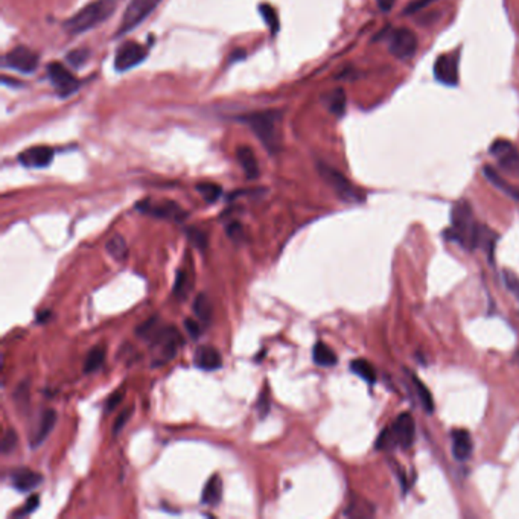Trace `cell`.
Here are the masks:
<instances>
[{"label":"cell","mask_w":519,"mask_h":519,"mask_svg":"<svg viewBox=\"0 0 519 519\" xmlns=\"http://www.w3.org/2000/svg\"><path fill=\"white\" fill-rule=\"evenodd\" d=\"M245 125L250 127L252 132L259 139V142L269 154H274L280 149V121L282 113L279 110H265L240 117Z\"/></svg>","instance_id":"1"},{"label":"cell","mask_w":519,"mask_h":519,"mask_svg":"<svg viewBox=\"0 0 519 519\" xmlns=\"http://www.w3.org/2000/svg\"><path fill=\"white\" fill-rule=\"evenodd\" d=\"M480 230L481 224L475 221L469 204L466 201L454 204L451 210V230L446 232V236L464 248L473 250V248L478 247Z\"/></svg>","instance_id":"2"},{"label":"cell","mask_w":519,"mask_h":519,"mask_svg":"<svg viewBox=\"0 0 519 519\" xmlns=\"http://www.w3.org/2000/svg\"><path fill=\"white\" fill-rule=\"evenodd\" d=\"M114 9H116V0H95V2L84 6L77 14H73L70 18H68L66 23H64V29H66L70 36L82 34V32L90 31L104 23V21L114 13Z\"/></svg>","instance_id":"3"},{"label":"cell","mask_w":519,"mask_h":519,"mask_svg":"<svg viewBox=\"0 0 519 519\" xmlns=\"http://www.w3.org/2000/svg\"><path fill=\"white\" fill-rule=\"evenodd\" d=\"M416 436V427H414V419L412 414L402 413L396 417L392 427L385 428L380 439L376 442L378 449H388V448H402L408 449L413 445Z\"/></svg>","instance_id":"4"},{"label":"cell","mask_w":519,"mask_h":519,"mask_svg":"<svg viewBox=\"0 0 519 519\" xmlns=\"http://www.w3.org/2000/svg\"><path fill=\"white\" fill-rule=\"evenodd\" d=\"M148 341L151 343V352H153V365H164L169 363L183 344L181 333L172 326H159Z\"/></svg>","instance_id":"5"},{"label":"cell","mask_w":519,"mask_h":519,"mask_svg":"<svg viewBox=\"0 0 519 519\" xmlns=\"http://www.w3.org/2000/svg\"><path fill=\"white\" fill-rule=\"evenodd\" d=\"M319 172L321 178L328 183V185L332 188V191L337 193V197L346 203H361L364 201V196L361 193L360 189H356L352 183L346 178L340 171L333 169L332 166L326 165V164H320L317 165Z\"/></svg>","instance_id":"6"},{"label":"cell","mask_w":519,"mask_h":519,"mask_svg":"<svg viewBox=\"0 0 519 519\" xmlns=\"http://www.w3.org/2000/svg\"><path fill=\"white\" fill-rule=\"evenodd\" d=\"M161 0H132L128 4L121 25L117 29V36H125L136 29L145 18H148L153 11L160 5Z\"/></svg>","instance_id":"7"},{"label":"cell","mask_w":519,"mask_h":519,"mask_svg":"<svg viewBox=\"0 0 519 519\" xmlns=\"http://www.w3.org/2000/svg\"><path fill=\"white\" fill-rule=\"evenodd\" d=\"M136 209L145 215L154 216V218L168 220V221H174V223H181L188 216V213L183 210L176 201H169V200L156 201V200L146 198V200L139 201L136 204Z\"/></svg>","instance_id":"8"},{"label":"cell","mask_w":519,"mask_h":519,"mask_svg":"<svg viewBox=\"0 0 519 519\" xmlns=\"http://www.w3.org/2000/svg\"><path fill=\"white\" fill-rule=\"evenodd\" d=\"M387 43H388V50H390L392 55L402 61L413 58L417 50V37L414 32L408 28H397L392 31Z\"/></svg>","instance_id":"9"},{"label":"cell","mask_w":519,"mask_h":519,"mask_svg":"<svg viewBox=\"0 0 519 519\" xmlns=\"http://www.w3.org/2000/svg\"><path fill=\"white\" fill-rule=\"evenodd\" d=\"M48 78L61 98H66L80 89V80L61 63L53 61L48 66Z\"/></svg>","instance_id":"10"},{"label":"cell","mask_w":519,"mask_h":519,"mask_svg":"<svg viewBox=\"0 0 519 519\" xmlns=\"http://www.w3.org/2000/svg\"><path fill=\"white\" fill-rule=\"evenodd\" d=\"M148 55V49L136 41H125L119 46L114 57V69L117 72H127L139 66Z\"/></svg>","instance_id":"11"},{"label":"cell","mask_w":519,"mask_h":519,"mask_svg":"<svg viewBox=\"0 0 519 519\" xmlns=\"http://www.w3.org/2000/svg\"><path fill=\"white\" fill-rule=\"evenodd\" d=\"M38 66V55L26 46H17L11 49L4 57V68L13 69L20 73H32Z\"/></svg>","instance_id":"12"},{"label":"cell","mask_w":519,"mask_h":519,"mask_svg":"<svg viewBox=\"0 0 519 519\" xmlns=\"http://www.w3.org/2000/svg\"><path fill=\"white\" fill-rule=\"evenodd\" d=\"M491 156L498 161V165L510 174H519V151L509 140L498 139L491 145Z\"/></svg>","instance_id":"13"},{"label":"cell","mask_w":519,"mask_h":519,"mask_svg":"<svg viewBox=\"0 0 519 519\" xmlns=\"http://www.w3.org/2000/svg\"><path fill=\"white\" fill-rule=\"evenodd\" d=\"M434 77L439 82L449 85L459 84V55L457 52L448 53V55H442L437 58L434 64Z\"/></svg>","instance_id":"14"},{"label":"cell","mask_w":519,"mask_h":519,"mask_svg":"<svg viewBox=\"0 0 519 519\" xmlns=\"http://www.w3.org/2000/svg\"><path fill=\"white\" fill-rule=\"evenodd\" d=\"M55 151L50 146H32L18 156V161L26 168H46L52 164Z\"/></svg>","instance_id":"15"},{"label":"cell","mask_w":519,"mask_h":519,"mask_svg":"<svg viewBox=\"0 0 519 519\" xmlns=\"http://www.w3.org/2000/svg\"><path fill=\"white\" fill-rule=\"evenodd\" d=\"M11 483L18 492H29L43 483V475L28 468H20L11 473Z\"/></svg>","instance_id":"16"},{"label":"cell","mask_w":519,"mask_h":519,"mask_svg":"<svg viewBox=\"0 0 519 519\" xmlns=\"http://www.w3.org/2000/svg\"><path fill=\"white\" fill-rule=\"evenodd\" d=\"M57 417L58 416H57L55 410H45V412H43V414L38 420V427L34 429V432H32V437H31L32 448L40 446L41 443L49 437L53 427H55V424H57Z\"/></svg>","instance_id":"17"},{"label":"cell","mask_w":519,"mask_h":519,"mask_svg":"<svg viewBox=\"0 0 519 519\" xmlns=\"http://www.w3.org/2000/svg\"><path fill=\"white\" fill-rule=\"evenodd\" d=\"M193 364L201 370L213 372L223 365V358L220 352L210 348V346H201L193 355Z\"/></svg>","instance_id":"18"},{"label":"cell","mask_w":519,"mask_h":519,"mask_svg":"<svg viewBox=\"0 0 519 519\" xmlns=\"http://www.w3.org/2000/svg\"><path fill=\"white\" fill-rule=\"evenodd\" d=\"M473 443L466 429H456L452 432V456L459 461H466L472 456Z\"/></svg>","instance_id":"19"},{"label":"cell","mask_w":519,"mask_h":519,"mask_svg":"<svg viewBox=\"0 0 519 519\" xmlns=\"http://www.w3.org/2000/svg\"><path fill=\"white\" fill-rule=\"evenodd\" d=\"M237 161H240L241 168L244 169L245 176L248 180H255L259 177V164L256 160V156L252 148L248 146H240L236 151Z\"/></svg>","instance_id":"20"},{"label":"cell","mask_w":519,"mask_h":519,"mask_svg":"<svg viewBox=\"0 0 519 519\" xmlns=\"http://www.w3.org/2000/svg\"><path fill=\"white\" fill-rule=\"evenodd\" d=\"M223 496V483L218 475H213V477L209 478V481L206 483L201 493V503L206 505H216L221 501Z\"/></svg>","instance_id":"21"},{"label":"cell","mask_w":519,"mask_h":519,"mask_svg":"<svg viewBox=\"0 0 519 519\" xmlns=\"http://www.w3.org/2000/svg\"><path fill=\"white\" fill-rule=\"evenodd\" d=\"M483 171H484V177L488 178L496 189H500L501 192L505 193V196H509L513 200H519V191L516 188H513L509 181H505L493 168L484 166Z\"/></svg>","instance_id":"22"},{"label":"cell","mask_w":519,"mask_h":519,"mask_svg":"<svg viewBox=\"0 0 519 519\" xmlns=\"http://www.w3.org/2000/svg\"><path fill=\"white\" fill-rule=\"evenodd\" d=\"M312 360H314V363H316L317 365L331 367V365L337 364V360L338 358H337V355H335V352L329 348L328 344L317 343L316 346H314Z\"/></svg>","instance_id":"23"},{"label":"cell","mask_w":519,"mask_h":519,"mask_svg":"<svg viewBox=\"0 0 519 519\" xmlns=\"http://www.w3.org/2000/svg\"><path fill=\"white\" fill-rule=\"evenodd\" d=\"M105 248H107L108 255H110L117 262H124L128 256V245H127V241L124 240V236H121V235H114L112 240H108Z\"/></svg>","instance_id":"24"},{"label":"cell","mask_w":519,"mask_h":519,"mask_svg":"<svg viewBox=\"0 0 519 519\" xmlns=\"http://www.w3.org/2000/svg\"><path fill=\"white\" fill-rule=\"evenodd\" d=\"M351 370L356 376H360L361 380H364L365 382H369V384H375L376 382V370H375V367L370 363H367L365 360H355V361H352Z\"/></svg>","instance_id":"25"},{"label":"cell","mask_w":519,"mask_h":519,"mask_svg":"<svg viewBox=\"0 0 519 519\" xmlns=\"http://www.w3.org/2000/svg\"><path fill=\"white\" fill-rule=\"evenodd\" d=\"M105 360V351L101 346H95V348L87 353L84 361V373H93L100 369Z\"/></svg>","instance_id":"26"},{"label":"cell","mask_w":519,"mask_h":519,"mask_svg":"<svg viewBox=\"0 0 519 519\" xmlns=\"http://www.w3.org/2000/svg\"><path fill=\"white\" fill-rule=\"evenodd\" d=\"M346 95L341 89H337L329 93V96L326 98V104H328V108L329 112L337 114V116H343L344 112H346Z\"/></svg>","instance_id":"27"},{"label":"cell","mask_w":519,"mask_h":519,"mask_svg":"<svg viewBox=\"0 0 519 519\" xmlns=\"http://www.w3.org/2000/svg\"><path fill=\"white\" fill-rule=\"evenodd\" d=\"M193 312L204 323H209L212 319V306L206 294H198L193 301Z\"/></svg>","instance_id":"28"},{"label":"cell","mask_w":519,"mask_h":519,"mask_svg":"<svg viewBox=\"0 0 519 519\" xmlns=\"http://www.w3.org/2000/svg\"><path fill=\"white\" fill-rule=\"evenodd\" d=\"M412 380H413V384H414V388H416V393H417V397H419V401H420L422 407L425 408L427 413H432V412H434V401H432V397H431V393L428 392V388L425 387L424 382L419 381L416 376H413Z\"/></svg>","instance_id":"29"},{"label":"cell","mask_w":519,"mask_h":519,"mask_svg":"<svg viewBox=\"0 0 519 519\" xmlns=\"http://www.w3.org/2000/svg\"><path fill=\"white\" fill-rule=\"evenodd\" d=\"M259 13H261L264 21L267 23V26L269 28V31H272V34H276V32L279 31V17H277V13L276 9L272 6V5H261L259 6Z\"/></svg>","instance_id":"30"},{"label":"cell","mask_w":519,"mask_h":519,"mask_svg":"<svg viewBox=\"0 0 519 519\" xmlns=\"http://www.w3.org/2000/svg\"><path fill=\"white\" fill-rule=\"evenodd\" d=\"M197 191L201 193V197L208 203H215L221 197V186L215 185V183H200L197 185Z\"/></svg>","instance_id":"31"},{"label":"cell","mask_w":519,"mask_h":519,"mask_svg":"<svg viewBox=\"0 0 519 519\" xmlns=\"http://www.w3.org/2000/svg\"><path fill=\"white\" fill-rule=\"evenodd\" d=\"M189 291H191L189 276L186 274V272H178L174 284V296L177 299H186Z\"/></svg>","instance_id":"32"},{"label":"cell","mask_w":519,"mask_h":519,"mask_svg":"<svg viewBox=\"0 0 519 519\" xmlns=\"http://www.w3.org/2000/svg\"><path fill=\"white\" fill-rule=\"evenodd\" d=\"M503 280L507 289L510 291V294L516 299V301H519V277L512 272V269H504Z\"/></svg>","instance_id":"33"},{"label":"cell","mask_w":519,"mask_h":519,"mask_svg":"<svg viewBox=\"0 0 519 519\" xmlns=\"http://www.w3.org/2000/svg\"><path fill=\"white\" fill-rule=\"evenodd\" d=\"M17 443H18L17 432L14 429H6L4 437H2V443H0V449H2V454L13 452L17 446Z\"/></svg>","instance_id":"34"},{"label":"cell","mask_w":519,"mask_h":519,"mask_svg":"<svg viewBox=\"0 0 519 519\" xmlns=\"http://www.w3.org/2000/svg\"><path fill=\"white\" fill-rule=\"evenodd\" d=\"M186 235L189 237V241L193 245H196L197 248H200V250H204V248H206V245H208V235L204 233L203 230L197 229V227H192V229H189L186 232Z\"/></svg>","instance_id":"35"},{"label":"cell","mask_w":519,"mask_h":519,"mask_svg":"<svg viewBox=\"0 0 519 519\" xmlns=\"http://www.w3.org/2000/svg\"><path fill=\"white\" fill-rule=\"evenodd\" d=\"M225 233H227V236H229L233 242H244L245 233H244V227H242L241 223L232 221V223L227 224Z\"/></svg>","instance_id":"36"},{"label":"cell","mask_w":519,"mask_h":519,"mask_svg":"<svg viewBox=\"0 0 519 519\" xmlns=\"http://www.w3.org/2000/svg\"><path fill=\"white\" fill-rule=\"evenodd\" d=\"M89 58V50L87 49H75L68 53V63L73 68H81L82 64Z\"/></svg>","instance_id":"37"},{"label":"cell","mask_w":519,"mask_h":519,"mask_svg":"<svg viewBox=\"0 0 519 519\" xmlns=\"http://www.w3.org/2000/svg\"><path fill=\"white\" fill-rule=\"evenodd\" d=\"M157 328H159L157 317H153L151 320L145 321V323L142 324V326H139V328H137V331H136V333L139 335L140 338L149 340V338H151V335H153V333L156 332V329H157Z\"/></svg>","instance_id":"38"},{"label":"cell","mask_w":519,"mask_h":519,"mask_svg":"<svg viewBox=\"0 0 519 519\" xmlns=\"http://www.w3.org/2000/svg\"><path fill=\"white\" fill-rule=\"evenodd\" d=\"M40 504V496L38 495H32L31 498L25 503V505L21 507L18 512H16V516H25V515H31L34 510H37V507Z\"/></svg>","instance_id":"39"},{"label":"cell","mask_w":519,"mask_h":519,"mask_svg":"<svg viewBox=\"0 0 519 519\" xmlns=\"http://www.w3.org/2000/svg\"><path fill=\"white\" fill-rule=\"evenodd\" d=\"M132 413H133V410H132V408H127V410H122V413L117 416V419H116V422H114V425H113V434H114V436H117L119 432H121V429H122V428L125 427V424H127V420H128L129 417H132Z\"/></svg>","instance_id":"40"},{"label":"cell","mask_w":519,"mask_h":519,"mask_svg":"<svg viewBox=\"0 0 519 519\" xmlns=\"http://www.w3.org/2000/svg\"><path fill=\"white\" fill-rule=\"evenodd\" d=\"M185 328H186L188 333L191 335L192 338H198L201 335V332H203L201 324L197 320H193V319H186L185 320Z\"/></svg>","instance_id":"41"},{"label":"cell","mask_w":519,"mask_h":519,"mask_svg":"<svg viewBox=\"0 0 519 519\" xmlns=\"http://www.w3.org/2000/svg\"><path fill=\"white\" fill-rule=\"evenodd\" d=\"M122 396H124V392H122V390H117V392H114L110 397H108V399H107V404H105V410H107V412H113V410H114L119 404H121V401H122Z\"/></svg>","instance_id":"42"},{"label":"cell","mask_w":519,"mask_h":519,"mask_svg":"<svg viewBox=\"0 0 519 519\" xmlns=\"http://www.w3.org/2000/svg\"><path fill=\"white\" fill-rule=\"evenodd\" d=\"M257 410H259V412H261V416L262 417L269 412V401H268V397L265 396V393H262L261 395V399H259Z\"/></svg>","instance_id":"43"},{"label":"cell","mask_w":519,"mask_h":519,"mask_svg":"<svg viewBox=\"0 0 519 519\" xmlns=\"http://www.w3.org/2000/svg\"><path fill=\"white\" fill-rule=\"evenodd\" d=\"M428 4H429V0H416V2L412 6L405 9V13H417L419 9L425 8Z\"/></svg>","instance_id":"44"},{"label":"cell","mask_w":519,"mask_h":519,"mask_svg":"<svg viewBox=\"0 0 519 519\" xmlns=\"http://www.w3.org/2000/svg\"><path fill=\"white\" fill-rule=\"evenodd\" d=\"M393 4L395 0H378V6H380V9L384 11V13L390 11L393 8Z\"/></svg>","instance_id":"45"}]
</instances>
